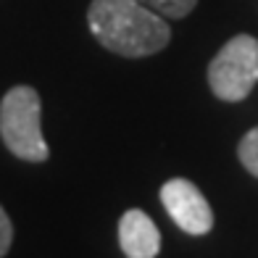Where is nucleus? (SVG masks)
Returning <instances> with one entry per match:
<instances>
[{
	"instance_id": "nucleus-1",
	"label": "nucleus",
	"mask_w": 258,
	"mask_h": 258,
	"mask_svg": "<svg viewBox=\"0 0 258 258\" xmlns=\"http://www.w3.org/2000/svg\"><path fill=\"white\" fill-rule=\"evenodd\" d=\"M87 24L105 50L124 58L153 55L171 40L166 19L137 0H92Z\"/></svg>"
},
{
	"instance_id": "nucleus-2",
	"label": "nucleus",
	"mask_w": 258,
	"mask_h": 258,
	"mask_svg": "<svg viewBox=\"0 0 258 258\" xmlns=\"http://www.w3.org/2000/svg\"><path fill=\"white\" fill-rule=\"evenodd\" d=\"M40 113V95L29 85L11 87L0 100V137L6 148L21 161L42 163L50 156V148L42 137Z\"/></svg>"
},
{
	"instance_id": "nucleus-3",
	"label": "nucleus",
	"mask_w": 258,
	"mask_h": 258,
	"mask_svg": "<svg viewBox=\"0 0 258 258\" xmlns=\"http://www.w3.org/2000/svg\"><path fill=\"white\" fill-rule=\"evenodd\" d=\"M258 82V40L237 34L208 63V85L219 100L237 103L250 95Z\"/></svg>"
},
{
	"instance_id": "nucleus-4",
	"label": "nucleus",
	"mask_w": 258,
	"mask_h": 258,
	"mask_svg": "<svg viewBox=\"0 0 258 258\" xmlns=\"http://www.w3.org/2000/svg\"><path fill=\"white\" fill-rule=\"evenodd\" d=\"M161 203L174 224L187 234H206L214 227V211L190 179H169L161 187Z\"/></svg>"
},
{
	"instance_id": "nucleus-5",
	"label": "nucleus",
	"mask_w": 258,
	"mask_h": 258,
	"mask_svg": "<svg viewBox=\"0 0 258 258\" xmlns=\"http://www.w3.org/2000/svg\"><path fill=\"white\" fill-rule=\"evenodd\" d=\"M119 245L126 258H156L161 253L158 227L145 211H126L119 221Z\"/></svg>"
},
{
	"instance_id": "nucleus-6",
	"label": "nucleus",
	"mask_w": 258,
	"mask_h": 258,
	"mask_svg": "<svg viewBox=\"0 0 258 258\" xmlns=\"http://www.w3.org/2000/svg\"><path fill=\"white\" fill-rule=\"evenodd\" d=\"M137 3H143L145 8L156 11L163 19H184L195 8L198 0H137Z\"/></svg>"
},
{
	"instance_id": "nucleus-7",
	"label": "nucleus",
	"mask_w": 258,
	"mask_h": 258,
	"mask_svg": "<svg viewBox=\"0 0 258 258\" xmlns=\"http://www.w3.org/2000/svg\"><path fill=\"white\" fill-rule=\"evenodd\" d=\"M237 156H240V163H242V166L248 169L253 177H258V126L250 129V132L240 140Z\"/></svg>"
},
{
	"instance_id": "nucleus-8",
	"label": "nucleus",
	"mask_w": 258,
	"mask_h": 258,
	"mask_svg": "<svg viewBox=\"0 0 258 258\" xmlns=\"http://www.w3.org/2000/svg\"><path fill=\"white\" fill-rule=\"evenodd\" d=\"M11 242H14V224H11V216L6 214V208L0 206V258L11 250Z\"/></svg>"
}]
</instances>
